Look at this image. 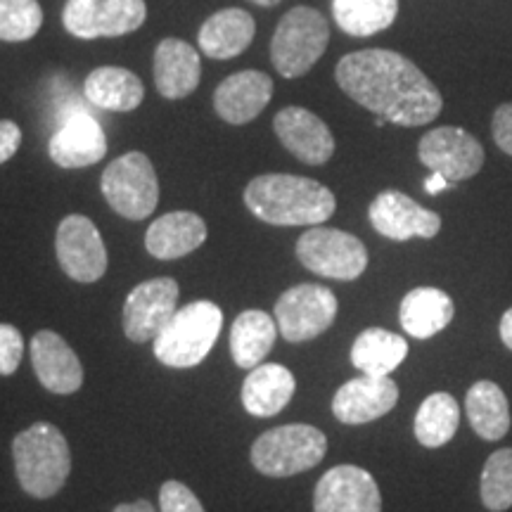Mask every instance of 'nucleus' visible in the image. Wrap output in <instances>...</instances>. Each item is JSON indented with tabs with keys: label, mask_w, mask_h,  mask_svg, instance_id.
<instances>
[{
	"label": "nucleus",
	"mask_w": 512,
	"mask_h": 512,
	"mask_svg": "<svg viewBox=\"0 0 512 512\" xmlns=\"http://www.w3.org/2000/svg\"><path fill=\"white\" fill-rule=\"evenodd\" d=\"M335 79L351 100L396 126H425L444 107L425 72L394 50L370 48L344 55Z\"/></svg>",
	"instance_id": "obj_1"
},
{
	"label": "nucleus",
	"mask_w": 512,
	"mask_h": 512,
	"mask_svg": "<svg viewBox=\"0 0 512 512\" xmlns=\"http://www.w3.org/2000/svg\"><path fill=\"white\" fill-rule=\"evenodd\" d=\"M245 204L256 219L271 226H320L337 209L330 188L292 174L256 176L245 188Z\"/></svg>",
	"instance_id": "obj_2"
},
{
	"label": "nucleus",
	"mask_w": 512,
	"mask_h": 512,
	"mask_svg": "<svg viewBox=\"0 0 512 512\" xmlns=\"http://www.w3.org/2000/svg\"><path fill=\"white\" fill-rule=\"evenodd\" d=\"M15 472L24 494L38 501L53 498L72 472V451L64 434L50 422H36L12 441Z\"/></svg>",
	"instance_id": "obj_3"
},
{
	"label": "nucleus",
	"mask_w": 512,
	"mask_h": 512,
	"mask_svg": "<svg viewBox=\"0 0 512 512\" xmlns=\"http://www.w3.org/2000/svg\"><path fill=\"white\" fill-rule=\"evenodd\" d=\"M223 313L214 302L200 299L174 313L155 339V356L162 366L195 368L209 356L221 335Z\"/></svg>",
	"instance_id": "obj_4"
},
{
	"label": "nucleus",
	"mask_w": 512,
	"mask_h": 512,
	"mask_svg": "<svg viewBox=\"0 0 512 512\" xmlns=\"http://www.w3.org/2000/svg\"><path fill=\"white\" fill-rule=\"evenodd\" d=\"M328 453V439L313 425H283L252 444V465L261 475L285 479L316 467Z\"/></svg>",
	"instance_id": "obj_5"
},
{
	"label": "nucleus",
	"mask_w": 512,
	"mask_h": 512,
	"mask_svg": "<svg viewBox=\"0 0 512 512\" xmlns=\"http://www.w3.org/2000/svg\"><path fill=\"white\" fill-rule=\"evenodd\" d=\"M330 41L328 19L318 10L292 8L280 19L271 41V60L285 79H299L323 57Z\"/></svg>",
	"instance_id": "obj_6"
},
{
	"label": "nucleus",
	"mask_w": 512,
	"mask_h": 512,
	"mask_svg": "<svg viewBox=\"0 0 512 512\" xmlns=\"http://www.w3.org/2000/svg\"><path fill=\"white\" fill-rule=\"evenodd\" d=\"M102 195L128 221H143L159 202L157 171L143 152H126L102 171Z\"/></svg>",
	"instance_id": "obj_7"
},
{
	"label": "nucleus",
	"mask_w": 512,
	"mask_h": 512,
	"mask_svg": "<svg viewBox=\"0 0 512 512\" xmlns=\"http://www.w3.org/2000/svg\"><path fill=\"white\" fill-rule=\"evenodd\" d=\"M297 259L311 273L349 283L361 278L368 268V249L356 235L344 230L311 226L297 240Z\"/></svg>",
	"instance_id": "obj_8"
},
{
	"label": "nucleus",
	"mask_w": 512,
	"mask_h": 512,
	"mask_svg": "<svg viewBox=\"0 0 512 512\" xmlns=\"http://www.w3.org/2000/svg\"><path fill=\"white\" fill-rule=\"evenodd\" d=\"M335 292L323 285H294L275 302V323L287 342L299 344L323 335L337 318Z\"/></svg>",
	"instance_id": "obj_9"
},
{
	"label": "nucleus",
	"mask_w": 512,
	"mask_h": 512,
	"mask_svg": "<svg viewBox=\"0 0 512 512\" xmlns=\"http://www.w3.org/2000/svg\"><path fill=\"white\" fill-rule=\"evenodd\" d=\"M145 19V0H67L62 10L64 29L83 41L126 36Z\"/></svg>",
	"instance_id": "obj_10"
},
{
	"label": "nucleus",
	"mask_w": 512,
	"mask_h": 512,
	"mask_svg": "<svg viewBox=\"0 0 512 512\" xmlns=\"http://www.w3.org/2000/svg\"><path fill=\"white\" fill-rule=\"evenodd\" d=\"M420 162L446 181L460 183L477 176L484 166V147L458 126H439L425 133L418 145Z\"/></svg>",
	"instance_id": "obj_11"
},
{
	"label": "nucleus",
	"mask_w": 512,
	"mask_h": 512,
	"mask_svg": "<svg viewBox=\"0 0 512 512\" xmlns=\"http://www.w3.org/2000/svg\"><path fill=\"white\" fill-rule=\"evenodd\" d=\"M55 252L62 271L76 283H95L107 271V247L91 219L69 214L57 226Z\"/></svg>",
	"instance_id": "obj_12"
},
{
	"label": "nucleus",
	"mask_w": 512,
	"mask_h": 512,
	"mask_svg": "<svg viewBox=\"0 0 512 512\" xmlns=\"http://www.w3.org/2000/svg\"><path fill=\"white\" fill-rule=\"evenodd\" d=\"M178 311V283L152 278L133 287L124 302V332L131 342H155Z\"/></svg>",
	"instance_id": "obj_13"
},
{
	"label": "nucleus",
	"mask_w": 512,
	"mask_h": 512,
	"mask_svg": "<svg viewBox=\"0 0 512 512\" xmlns=\"http://www.w3.org/2000/svg\"><path fill=\"white\" fill-rule=\"evenodd\" d=\"M313 512H382L380 486L363 467L337 465L318 479Z\"/></svg>",
	"instance_id": "obj_14"
},
{
	"label": "nucleus",
	"mask_w": 512,
	"mask_h": 512,
	"mask_svg": "<svg viewBox=\"0 0 512 512\" xmlns=\"http://www.w3.org/2000/svg\"><path fill=\"white\" fill-rule=\"evenodd\" d=\"M370 223L384 238L406 242L411 238H437L441 230V216L432 209L420 207L413 197L399 190H384L375 197L368 209Z\"/></svg>",
	"instance_id": "obj_15"
},
{
	"label": "nucleus",
	"mask_w": 512,
	"mask_h": 512,
	"mask_svg": "<svg viewBox=\"0 0 512 512\" xmlns=\"http://www.w3.org/2000/svg\"><path fill=\"white\" fill-rule=\"evenodd\" d=\"M48 155L60 169H83L107 155V136L93 114L74 107L64 114L60 128L48 143Z\"/></svg>",
	"instance_id": "obj_16"
},
{
	"label": "nucleus",
	"mask_w": 512,
	"mask_h": 512,
	"mask_svg": "<svg viewBox=\"0 0 512 512\" xmlns=\"http://www.w3.org/2000/svg\"><path fill=\"white\" fill-rule=\"evenodd\" d=\"M399 401V387L389 375H361L344 382L332 399V413L344 425H366L387 415Z\"/></svg>",
	"instance_id": "obj_17"
},
{
	"label": "nucleus",
	"mask_w": 512,
	"mask_h": 512,
	"mask_svg": "<svg viewBox=\"0 0 512 512\" xmlns=\"http://www.w3.org/2000/svg\"><path fill=\"white\" fill-rule=\"evenodd\" d=\"M273 131L299 162L320 166L335 155V136L318 114L304 107H285L275 114Z\"/></svg>",
	"instance_id": "obj_18"
},
{
	"label": "nucleus",
	"mask_w": 512,
	"mask_h": 512,
	"mask_svg": "<svg viewBox=\"0 0 512 512\" xmlns=\"http://www.w3.org/2000/svg\"><path fill=\"white\" fill-rule=\"evenodd\" d=\"M31 363L48 392L74 394L83 384V366L74 349L53 330L36 332L31 339Z\"/></svg>",
	"instance_id": "obj_19"
},
{
	"label": "nucleus",
	"mask_w": 512,
	"mask_h": 512,
	"mask_svg": "<svg viewBox=\"0 0 512 512\" xmlns=\"http://www.w3.org/2000/svg\"><path fill=\"white\" fill-rule=\"evenodd\" d=\"M273 98V79L264 72H245L230 74L226 81L214 93V110L223 121L233 126L249 124L266 110Z\"/></svg>",
	"instance_id": "obj_20"
},
{
	"label": "nucleus",
	"mask_w": 512,
	"mask_h": 512,
	"mask_svg": "<svg viewBox=\"0 0 512 512\" xmlns=\"http://www.w3.org/2000/svg\"><path fill=\"white\" fill-rule=\"evenodd\" d=\"M202 62L197 50L181 38H164L155 50V83L166 100H181L200 86Z\"/></svg>",
	"instance_id": "obj_21"
},
{
	"label": "nucleus",
	"mask_w": 512,
	"mask_h": 512,
	"mask_svg": "<svg viewBox=\"0 0 512 512\" xmlns=\"http://www.w3.org/2000/svg\"><path fill=\"white\" fill-rule=\"evenodd\" d=\"M207 240V223L195 211H171L147 228L145 247L155 259L171 261L195 252Z\"/></svg>",
	"instance_id": "obj_22"
},
{
	"label": "nucleus",
	"mask_w": 512,
	"mask_h": 512,
	"mask_svg": "<svg viewBox=\"0 0 512 512\" xmlns=\"http://www.w3.org/2000/svg\"><path fill=\"white\" fill-rule=\"evenodd\" d=\"M297 380L280 363H259L242 384V406L256 418H273L292 401Z\"/></svg>",
	"instance_id": "obj_23"
},
{
	"label": "nucleus",
	"mask_w": 512,
	"mask_h": 512,
	"mask_svg": "<svg viewBox=\"0 0 512 512\" xmlns=\"http://www.w3.org/2000/svg\"><path fill=\"white\" fill-rule=\"evenodd\" d=\"M254 34L256 22L247 10L226 8L202 24L197 43L211 60H230V57L245 53L249 43L254 41Z\"/></svg>",
	"instance_id": "obj_24"
},
{
	"label": "nucleus",
	"mask_w": 512,
	"mask_h": 512,
	"mask_svg": "<svg viewBox=\"0 0 512 512\" xmlns=\"http://www.w3.org/2000/svg\"><path fill=\"white\" fill-rule=\"evenodd\" d=\"M453 316H456L453 299L439 287H415L401 299L399 306L401 328L415 339L439 335L448 328Z\"/></svg>",
	"instance_id": "obj_25"
},
{
	"label": "nucleus",
	"mask_w": 512,
	"mask_h": 512,
	"mask_svg": "<svg viewBox=\"0 0 512 512\" xmlns=\"http://www.w3.org/2000/svg\"><path fill=\"white\" fill-rule=\"evenodd\" d=\"M83 93L91 105L107 112H133L145 98L143 81L124 67H98L88 74Z\"/></svg>",
	"instance_id": "obj_26"
},
{
	"label": "nucleus",
	"mask_w": 512,
	"mask_h": 512,
	"mask_svg": "<svg viewBox=\"0 0 512 512\" xmlns=\"http://www.w3.org/2000/svg\"><path fill=\"white\" fill-rule=\"evenodd\" d=\"M465 413L472 430L484 441L503 439L510 430L508 396L491 380H479L467 389Z\"/></svg>",
	"instance_id": "obj_27"
},
{
	"label": "nucleus",
	"mask_w": 512,
	"mask_h": 512,
	"mask_svg": "<svg viewBox=\"0 0 512 512\" xmlns=\"http://www.w3.org/2000/svg\"><path fill=\"white\" fill-rule=\"evenodd\" d=\"M278 337V323L266 311L249 309L235 318L230 330V354L235 366L256 368L273 349Z\"/></svg>",
	"instance_id": "obj_28"
},
{
	"label": "nucleus",
	"mask_w": 512,
	"mask_h": 512,
	"mask_svg": "<svg viewBox=\"0 0 512 512\" xmlns=\"http://www.w3.org/2000/svg\"><path fill=\"white\" fill-rule=\"evenodd\" d=\"M408 342L396 332L368 328L351 347V363L363 375H392L406 361Z\"/></svg>",
	"instance_id": "obj_29"
},
{
	"label": "nucleus",
	"mask_w": 512,
	"mask_h": 512,
	"mask_svg": "<svg viewBox=\"0 0 512 512\" xmlns=\"http://www.w3.org/2000/svg\"><path fill=\"white\" fill-rule=\"evenodd\" d=\"M332 15L344 34L366 38L392 27L399 0H332Z\"/></svg>",
	"instance_id": "obj_30"
},
{
	"label": "nucleus",
	"mask_w": 512,
	"mask_h": 512,
	"mask_svg": "<svg viewBox=\"0 0 512 512\" xmlns=\"http://www.w3.org/2000/svg\"><path fill=\"white\" fill-rule=\"evenodd\" d=\"M460 425V406L451 394H430L415 413V439L425 448H439L456 437Z\"/></svg>",
	"instance_id": "obj_31"
},
{
	"label": "nucleus",
	"mask_w": 512,
	"mask_h": 512,
	"mask_svg": "<svg viewBox=\"0 0 512 512\" xmlns=\"http://www.w3.org/2000/svg\"><path fill=\"white\" fill-rule=\"evenodd\" d=\"M479 494L486 510L505 512L512 508V448H498L486 458Z\"/></svg>",
	"instance_id": "obj_32"
},
{
	"label": "nucleus",
	"mask_w": 512,
	"mask_h": 512,
	"mask_svg": "<svg viewBox=\"0 0 512 512\" xmlns=\"http://www.w3.org/2000/svg\"><path fill=\"white\" fill-rule=\"evenodd\" d=\"M43 10L38 0H0V41L22 43L38 34Z\"/></svg>",
	"instance_id": "obj_33"
},
{
	"label": "nucleus",
	"mask_w": 512,
	"mask_h": 512,
	"mask_svg": "<svg viewBox=\"0 0 512 512\" xmlns=\"http://www.w3.org/2000/svg\"><path fill=\"white\" fill-rule=\"evenodd\" d=\"M159 508L162 512H207L197 498L183 482L169 479L159 489Z\"/></svg>",
	"instance_id": "obj_34"
},
{
	"label": "nucleus",
	"mask_w": 512,
	"mask_h": 512,
	"mask_svg": "<svg viewBox=\"0 0 512 512\" xmlns=\"http://www.w3.org/2000/svg\"><path fill=\"white\" fill-rule=\"evenodd\" d=\"M24 356V337L15 325L0 323V375H15Z\"/></svg>",
	"instance_id": "obj_35"
},
{
	"label": "nucleus",
	"mask_w": 512,
	"mask_h": 512,
	"mask_svg": "<svg viewBox=\"0 0 512 512\" xmlns=\"http://www.w3.org/2000/svg\"><path fill=\"white\" fill-rule=\"evenodd\" d=\"M491 133H494L496 145L501 147L505 155L512 157V102H505L494 112Z\"/></svg>",
	"instance_id": "obj_36"
},
{
	"label": "nucleus",
	"mask_w": 512,
	"mask_h": 512,
	"mask_svg": "<svg viewBox=\"0 0 512 512\" xmlns=\"http://www.w3.org/2000/svg\"><path fill=\"white\" fill-rule=\"evenodd\" d=\"M19 145H22V131H19V126L8 119L0 121V164L15 157Z\"/></svg>",
	"instance_id": "obj_37"
},
{
	"label": "nucleus",
	"mask_w": 512,
	"mask_h": 512,
	"mask_svg": "<svg viewBox=\"0 0 512 512\" xmlns=\"http://www.w3.org/2000/svg\"><path fill=\"white\" fill-rule=\"evenodd\" d=\"M451 185H453V183L446 181V178L441 176V174H432V176L425 181V190L430 192V195H439V192L448 190V188H451Z\"/></svg>",
	"instance_id": "obj_38"
},
{
	"label": "nucleus",
	"mask_w": 512,
	"mask_h": 512,
	"mask_svg": "<svg viewBox=\"0 0 512 512\" xmlns=\"http://www.w3.org/2000/svg\"><path fill=\"white\" fill-rule=\"evenodd\" d=\"M501 339H503V344L505 347H508L510 351H512V306L508 311L503 313V318H501Z\"/></svg>",
	"instance_id": "obj_39"
},
{
	"label": "nucleus",
	"mask_w": 512,
	"mask_h": 512,
	"mask_svg": "<svg viewBox=\"0 0 512 512\" xmlns=\"http://www.w3.org/2000/svg\"><path fill=\"white\" fill-rule=\"evenodd\" d=\"M112 512H155L150 501H133V503H121Z\"/></svg>",
	"instance_id": "obj_40"
},
{
	"label": "nucleus",
	"mask_w": 512,
	"mask_h": 512,
	"mask_svg": "<svg viewBox=\"0 0 512 512\" xmlns=\"http://www.w3.org/2000/svg\"><path fill=\"white\" fill-rule=\"evenodd\" d=\"M254 5H261V8H273V5H278L280 0H252Z\"/></svg>",
	"instance_id": "obj_41"
}]
</instances>
